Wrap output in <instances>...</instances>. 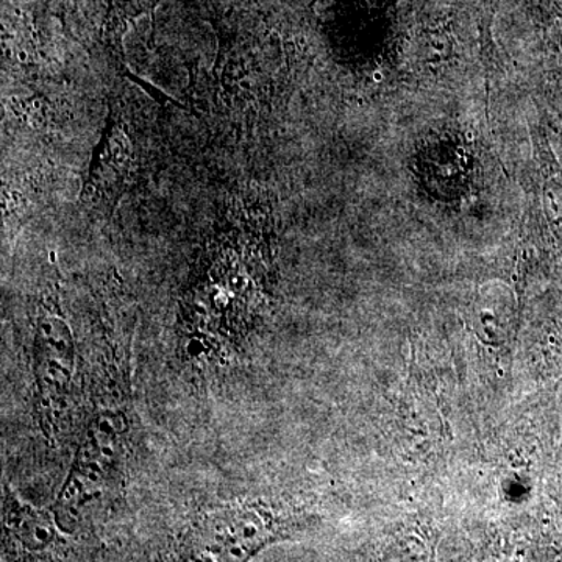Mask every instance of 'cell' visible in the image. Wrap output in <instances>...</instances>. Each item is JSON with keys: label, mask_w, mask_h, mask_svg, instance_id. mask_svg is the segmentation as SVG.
Here are the masks:
<instances>
[{"label": "cell", "mask_w": 562, "mask_h": 562, "mask_svg": "<svg viewBox=\"0 0 562 562\" xmlns=\"http://www.w3.org/2000/svg\"><path fill=\"white\" fill-rule=\"evenodd\" d=\"M14 530L20 541L32 550H43L55 539V527L49 517L31 509L18 512Z\"/></svg>", "instance_id": "7a4b0ae2"}, {"label": "cell", "mask_w": 562, "mask_h": 562, "mask_svg": "<svg viewBox=\"0 0 562 562\" xmlns=\"http://www.w3.org/2000/svg\"><path fill=\"white\" fill-rule=\"evenodd\" d=\"M50 179L52 188H54L57 198L65 199V201H76V199L79 198L81 190V177L79 172L65 168V166H57Z\"/></svg>", "instance_id": "5b68a950"}, {"label": "cell", "mask_w": 562, "mask_h": 562, "mask_svg": "<svg viewBox=\"0 0 562 562\" xmlns=\"http://www.w3.org/2000/svg\"><path fill=\"white\" fill-rule=\"evenodd\" d=\"M128 428L124 414L102 412L92 419L88 428V441L103 446V443H120V438Z\"/></svg>", "instance_id": "277c9868"}, {"label": "cell", "mask_w": 562, "mask_h": 562, "mask_svg": "<svg viewBox=\"0 0 562 562\" xmlns=\"http://www.w3.org/2000/svg\"><path fill=\"white\" fill-rule=\"evenodd\" d=\"M36 379L43 391H50L54 394H60L68 390L70 384V371L65 362L55 360V358L46 357V355L36 353Z\"/></svg>", "instance_id": "3957f363"}, {"label": "cell", "mask_w": 562, "mask_h": 562, "mask_svg": "<svg viewBox=\"0 0 562 562\" xmlns=\"http://www.w3.org/2000/svg\"><path fill=\"white\" fill-rule=\"evenodd\" d=\"M36 353L46 355L72 368L74 341L66 322L54 314L40 316L36 328Z\"/></svg>", "instance_id": "6da1fadb"}]
</instances>
